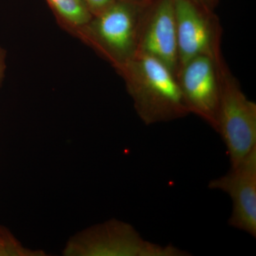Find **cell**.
I'll return each instance as SVG.
<instances>
[{
    "label": "cell",
    "mask_w": 256,
    "mask_h": 256,
    "mask_svg": "<svg viewBox=\"0 0 256 256\" xmlns=\"http://www.w3.org/2000/svg\"><path fill=\"white\" fill-rule=\"evenodd\" d=\"M118 72L134 109L146 126L170 122L190 114L178 77L159 60L137 52Z\"/></svg>",
    "instance_id": "6da1fadb"
},
{
    "label": "cell",
    "mask_w": 256,
    "mask_h": 256,
    "mask_svg": "<svg viewBox=\"0 0 256 256\" xmlns=\"http://www.w3.org/2000/svg\"><path fill=\"white\" fill-rule=\"evenodd\" d=\"M88 8L89 11L95 16L104 12L116 0H82Z\"/></svg>",
    "instance_id": "8fae6325"
},
{
    "label": "cell",
    "mask_w": 256,
    "mask_h": 256,
    "mask_svg": "<svg viewBox=\"0 0 256 256\" xmlns=\"http://www.w3.org/2000/svg\"><path fill=\"white\" fill-rule=\"evenodd\" d=\"M124 1L128 2L131 4L137 5V6H142V8H146V6L150 5L152 0H124Z\"/></svg>",
    "instance_id": "5bb4252c"
},
{
    "label": "cell",
    "mask_w": 256,
    "mask_h": 256,
    "mask_svg": "<svg viewBox=\"0 0 256 256\" xmlns=\"http://www.w3.org/2000/svg\"><path fill=\"white\" fill-rule=\"evenodd\" d=\"M192 2L196 4L207 12H213L214 8L216 3V0H190Z\"/></svg>",
    "instance_id": "4fadbf2b"
},
{
    "label": "cell",
    "mask_w": 256,
    "mask_h": 256,
    "mask_svg": "<svg viewBox=\"0 0 256 256\" xmlns=\"http://www.w3.org/2000/svg\"><path fill=\"white\" fill-rule=\"evenodd\" d=\"M46 1L60 22L78 36L94 18L82 0Z\"/></svg>",
    "instance_id": "9c48e42d"
},
{
    "label": "cell",
    "mask_w": 256,
    "mask_h": 256,
    "mask_svg": "<svg viewBox=\"0 0 256 256\" xmlns=\"http://www.w3.org/2000/svg\"><path fill=\"white\" fill-rule=\"evenodd\" d=\"M210 190L230 196L232 212L228 225L256 237V146L226 174L210 180Z\"/></svg>",
    "instance_id": "8992f818"
},
{
    "label": "cell",
    "mask_w": 256,
    "mask_h": 256,
    "mask_svg": "<svg viewBox=\"0 0 256 256\" xmlns=\"http://www.w3.org/2000/svg\"><path fill=\"white\" fill-rule=\"evenodd\" d=\"M176 77L190 114H196L216 131L220 96L216 58L195 57L180 68Z\"/></svg>",
    "instance_id": "52a82bcc"
},
{
    "label": "cell",
    "mask_w": 256,
    "mask_h": 256,
    "mask_svg": "<svg viewBox=\"0 0 256 256\" xmlns=\"http://www.w3.org/2000/svg\"><path fill=\"white\" fill-rule=\"evenodd\" d=\"M144 8L116 0L79 33L116 70L137 53Z\"/></svg>",
    "instance_id": "3957f363"
},
{
    "label": "cell",
    "mask_w": 256,
    "mask_h": 256,
    "mask_svg": "<svg viewBox=\"0 0 256 256\" xmlns=\"http://www.w3.org/2000/svg\"><path fill=\"white\" fill-rule=\"evenodd\" d=\"M46 252L24 247L8 230L0 228V256H44Z\"/></svg>",
    "instance_id": "30bf717a"
},
{
    "label": "cell",
    "mask_w": 256,
    "mask_h": 256,
    "mask_svg": "<svg viewBox=\"0 0 256 256\" xmlns=\"http://www.w3.org/2000/svg\"><path fill=\"white\" fill-rule=\"evenodd\" d=\"M178 70L192 58L208 56L216 58L222 54V28L213 12L190 0H174Z\"/></svg>",
    "instance_id": "5b68a950"
},
{
    "label": "cell",
    "mask_w": 256,
    "mask_h": 256,
    "mask_svg": "<svg viewBox=\"0 0 256 256\" xmlns=\"http://www.w3.org/2000/svg\"><path fill=\"white\" fill-rule=\"evenodd\" d=\"M159 60L178 76V58L174 0H159L143 16L138 52Z\"/></svg>",
    "instance_id": "ba28073f"
},
{
    "label": "cell",
    "mask_w": 256,
    "mask_h": 256,
    "mask_svg": "<svg viewBox=\"0 0 256 256\" xmlns=\"http://www.w3.org/2000/svg\"><path fill=\"white\" fill-rule=\"evenodd\" d=\"M6 68V52L0 46V86L4 79Z\"/></svg>",
    "instance_id": "7c38bea8"
},
{
    "label": "cell",
    "mask_w": 256,
    "mask_h": 256,
    "mask_svg": "<svg viewBox=\"0 0 256 256\" xmlns=\"http://www.w3.org/2000/svg\"><path fill=\"white\" fill-rule=\"evenodd\" d=\"M220 96L216 129L235 166L256 146V104L249 100L223 56L216 58Z\"/></svg>",
    "instance_id": "7a4b0ae2"
},
{
    "label": "cell",
    "mask_w": 256,
    "mask_h": 256,
    "mask_svg": "<svg viewBox=\"0 0 256 256\" xmlns=\"http://www.w3.org/2000/svg\"><path fill=\"white\" fill-rule=\"evenodd\" d=\"M68 256H188L172 244L162 246L141 236L130 224L110 220L82 230L67 244Z\"/></svg>",
    "instance_id": "277c9868"
}]
</instances>
